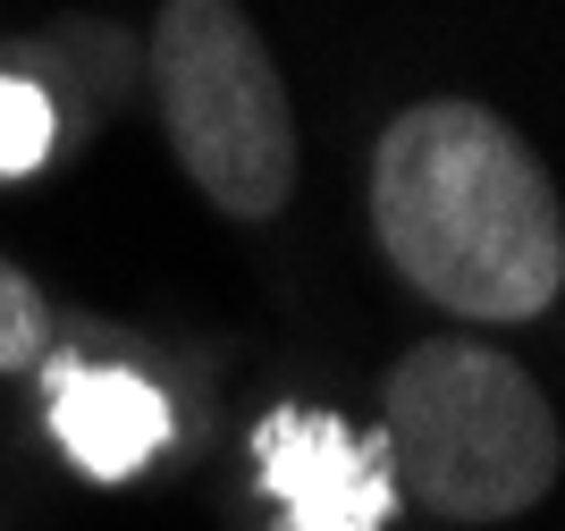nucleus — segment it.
<instances>
[{"mask_svg":"<svg viewBox=\"0 0 565 531\" xmlns=\"http://www.w3.org/2000/svg\"><path fill=\"white\" fill-rule=\"evenodd\" d=\"M372 236L456 321H541L565 296V203L481 102H414L372 144Z\"/></svg>","mask_w":565,"mask_h":531,"instance_id":"1","label":"nucleus"},{"mask_svg":"<svg viewBox=\"0 0 565 531\" xmlns=\"http://www.w3.org/2000/svg\"><path fill=\"white\" fill-rule=\"evenodd\" d=\"M169 152L228 220H279L296 194V110L245 0H161L143 34Z\"/></svg>","mask_w":565,"mask_h":531,"instance_id":"3","label":"nucleus"},{"mask_svg":"<svg viewBox=\"0 0 565 531\" xmlns=\"http://www.w3.org/2000/svg\"><path fill=\"white\" fill-rule=\"evenodd\" d=\"M262 489L287 507V531H380V514L397 507L380 439H354L338 414L312 405H279L254 431Z\"/></svg>","mask_w":565,"mask_h":531,"instance_id":"4","label":"nucleus"},{"mask_svg":"<svg viewBox=\"0 0 565 531\" xmlns=\"http://www.w3.org/2000/svg\"><path fill=\"white\" fill-rule=\"evenodd\" d=\"M51 136H60L51 93L34 85V76H0V178L43 169V161H51Z\"/></svg>","mask_w":565,"mask_h":531,"instance_id":"6","label":"nucleus"},{"mask_svg":"<svg viewBox=\"0 0 565 531\" xmlns=\"http://www.w3.org/2000/svg\"><path fill=\"white\" fill-rule=\"evenodd\" d=\"M43 354H51V304L18 262H0V380L34 371Z\"/></svg>","mask_w":565,"mask_h":531,"instance_id":"7","label":"nucleus"},{"mask_svg":"<svg viewBox=\"0 0 565 531\" xmlns=\"http://www.w3.org/2000/svg\"><path fill=\"white\" fill-rule=\"evenodd\" d=\"M51 431H60V447L94 481H127L169 439V405H161V389H143L136 371L51 363Z\"/></svg>","mask_w":565,"mask_h":531,"instance_id":"5","label":"nucleus"},{"mask_svg":"<svg viewBox=\"0 0 565 531\" xmlns=\"http://www.w3.org/2000/svg\"><path fill=\"white\" fill-rule=\"evenodd\" d=\"M380 464L405 507L439 523H515L557 489L565 431L515 354L423 338L380 389Z\"/></svg>","mask_w":565,"mask_h":531,"instance_id":"2","label":"nucleus"}]
</instances>
